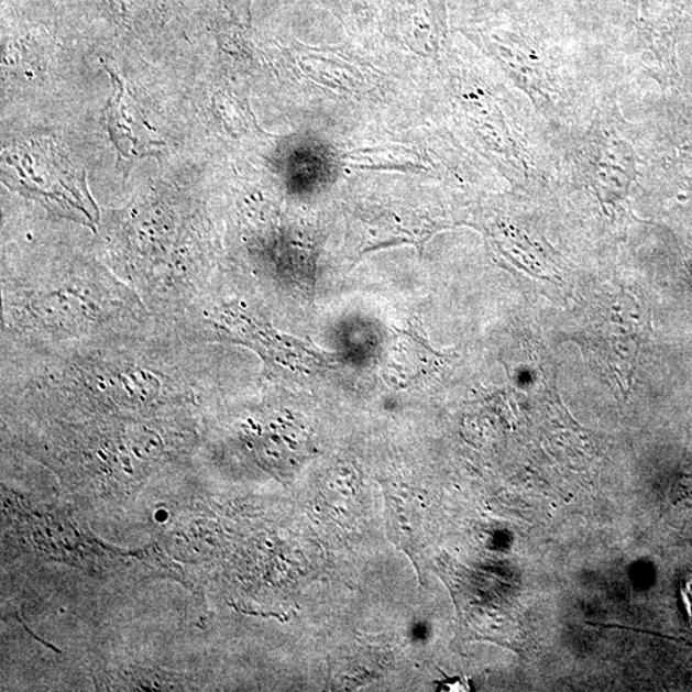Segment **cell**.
Masks as SVG:
<instances>
[{
    "label": "cell",
    "instance_id": "6da1fadb",
    "mask_svg": "<svg viewBox=\"0 0 692 692\" xmlns=\"http://www.w3.org/2000/svg\"><path fill=\"white\" fill-rule=\"evenodd\" d=\"M689 274L692 283V260L689 262Z\"/></svg>",
    "mask_w": 692,
    "mask_h": 692
}]
</instances>
